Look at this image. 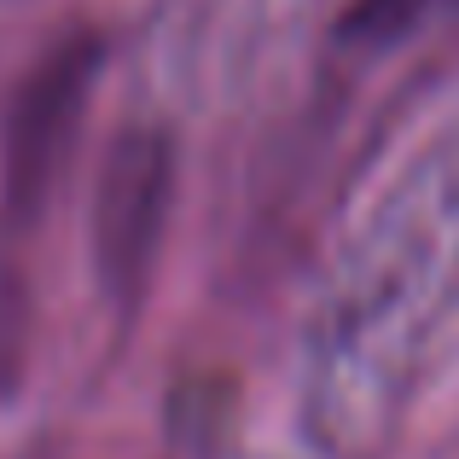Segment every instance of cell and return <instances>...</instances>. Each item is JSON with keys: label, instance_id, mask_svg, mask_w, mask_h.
Returning <instances> with one entry per match:
<instances>
[{"label": "cell", "instance_id": "6da1fadb", "mask_svg": "<svg viewBox=\"0 0 459 459\" xmlns=\"http://www.w3.org/2000/svg\"><path fill=\"white\" fill-rule=\"evenodd\" d=\"M169 175H175V157L157 128L123 134L105 157L100 204H93V256L117 303H134L152 273V250L169 215Z\"/></svg>", "mask_w": 459, "mask_h": 459}, {"label": "cell", "instance_id": "7a4b0ae2", "mask_svg": "<svg viewBox=\"0 0 459 459\" xmlns=\"http://www.w3.org/2000/svg\"><path fill=\"white\" fill-rule=\"evenodd\" d=\"M93 76V41H76L53 53V65L30 82L18 117H12V146H6V204L12 210H41L58 163H65L76 111L88 105Z\"/></svg>", "mask_w": 459, "mask_h": 459}, {"label": "cell", "instance_id": "3957f363", "mask_svg": "<svg viewBox=\"0 0 459 459\" xmlns=\"http://www.w3.org/2000/svg\"><path fill=\"white\" fill-rule=\"evenodd\" d=\"M437 6L442 0H355V12L343 18V35L349 41H395Z\"/></svg>", "mask_w": 459, "mask_h": 459}, {"label": "cell", "instance_id": "277c9868", "mask_svg": "<svg viewBox=\"0 0 459 459\" xmlns=\"http://www.w3.org/2000/svg\"><path fill=\"white\" fill-rule=\"evenodd\" d=\"M23 332H30V314H23V291L18 280L0 273V390L18 378V360H23Z\"/></svg>", "mask_w": 459, "mask_h": 459}]
</instances>
